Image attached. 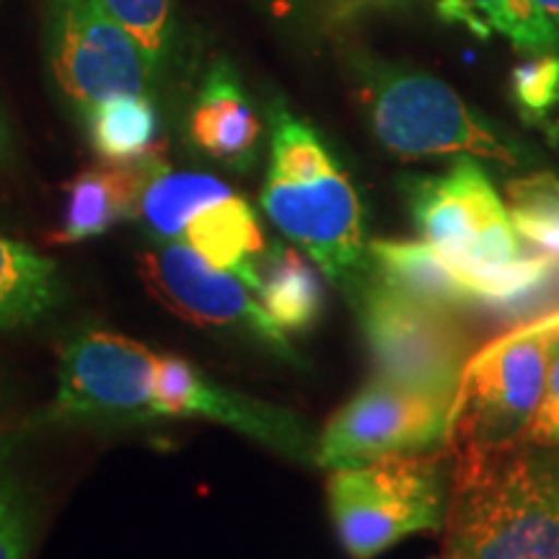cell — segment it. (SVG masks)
Segmentation results:
<instances>
[{"label":"cell","instance_id":"8992f818","mask_svg":"<svg viewBox=\"0 0 559 559\" xmlns=\"http://www.w3.org/2000/svg\"><path fill=\"white\" fill-rule=\"evenodd\" d=\"M557 340L559 313L492 342L466 362L451 404L453 451L521 443L539 407Z\"/></svg>","mask_w":559,"mask_h":559},{"label":"cell","instance_id":"6da1fadb","mask_svg":"<svg viewBox=\"0 0 559 559\" xmlns=\"http://www.w3.org/2000/svg\"><path fill=\"white\" fill-rule=\"evenodd\" d=\"M445 559H559V453L521 443L453 451Z\"/></svg>","mask_w":559,"mask_h":559},{"label":"cell","instance_id":"8fae6325","mask_svg":"<svg viewBox=\"0 0 559 559\" xmlns=\"http://www.w3.org/2000/svg\"><path fill=\"white\" fill-rule=\"evenodd\" d=\"M140 277L166 309L200 326L243 330L283 355L288 334L267 317L257 293L234 272L213 267L185 241H158L140 254Z\"/></svg>","mask_w":559,"mask_h":559},{"label":"cell","instance_id":"9c48e42d","mask_svg":"<svg viewBox=\"0 0 559 559\" xmlns=\"http://www.w3.org/2000/svg\"><path fill=\"white\" fill-rule=\"evenodd\" d=\"M451 402L373 376L321 430L313 459L326 469L425 453L449 443Z\"/></svg>","mask_w":559,"mask_h":559},{"label":"cell","instance_id":"7402d4cb","mask_svg":"<svg viewBox=\"0 0 559 559\" xmlns=\"http://www.w3.org/2000/svg\"><path fill=\"white\" fill-rule=\"evenodd\" d=\"M117 24L135 39L148 66L151 81H158L174 45V0H104Z\"/></svg>","mask_w":559,"mask_h":559},{"label":"cell","instance_id":"ba28073f","mask_svg":"<svg viewBox=\"0 0 559 559\" xmlns=\"http://www.w3.org/2000/svg\"><path fill=\"white\" fill-rule=\"evenodd\" d=\"M45 47L60 94L81 117L111 96L145 94L153 83L135 39L104 0H50Z\"/></svg>","mask_w":559,"mask_h":559},{"label":"cell","instance_id":"ac0fdd59","mask_svg":"<svg viewBox=\"0 0 559 559\" xmlns=\"http://www.w3.org/2000/svg\"><path fill=\"white\" fill-rule=\"evenodd\" d=\"M257 298L285 334L309 332L324 309L319 267L298 247L275 241L260 260Z\"/></svg>","mask_w":559,"mask_h":559},{"label":"cell","instance_id":"2e32d148","mask_svg":"<svg viewBox=\"0 0 559 559\" xmlns=\"http://www.w3.org/2000/svg\"><path fill=\"white\" fill-rule=\"evenodd\" d=\"M370 270L379 283L440 311L474 306L469 285L425 241H373L368 247Z\"/></svg>","mask_w":559,"mask_h":559},{"label":"cell","instance_id":"5b68a950","mask_svg":"<svg viewBox=\"0 0 559 559\" xmlns=\"http://www.w3.org/2000/svg\"><path fill=\"white\" fill-rule=\"evenodd\" d=\"M370 128L379 143L400 158L479 156L506 166L531 160L519 140L485 120L451 86L425 73L386 70L362 86Z\"/></svg>","mask_w":559,"mask_h":559},{"label":"cell","instance_id":"5bb4252c","mask_svg":"<svg viewBox=\"0 0 559 559\" xmlns=\"http://www.w3.org/2000/svg\"><path fill=\"white\" fill-rule=\"evenodd\" d=\"M181 241L190 243L213 267L234 272L251 290L260 288L264 236L249 202L236 192L207 202L187 221Z\"/></svg>","mask_w":559,"mask_h":559},{"label":"cell","instance_id":"7c38bea8","mask_svg":"<svg viewBox=\"0 0 559 559\" xmlns=\"http://www.w3.org/2000/svg\"><path fill=\"white\" fill-rule=\"evenodd\" d=\"M153 417L213 419L285 456L306 459L313 453L309 432L293 412L221 386L198 366L177 355H158Z\"/></svg>","mask_w":559,"mask_h":559},{"label":"cell","instance_id":"3957f363","mask_svg":"<svg viewBox=\"0 0 559 559\" xmlns=\"http://www.w3.org/2000/svg\"><path fill=\"white\" fill-rule=\"evenodd\" d=\"M262 207L321 275L353 300L360 296L373 270L358 192L319 132L283 107L272 109Z\"/></svg>","mask_w":559,"mask_h":559},{"label":"cell","instance_id":"9a60e30c","mask_svg":"<svg viewBox=\"0 0 559 559\" xmlns=\"http://www.w3.org/2000/svg\"><path fill=\"white\" fill-rule=\"evenodd\" d=\"M140 187L135 218L158 241H181L187 221L207 202L234 192L226 181L210 174L174 171L158 153L138 160Z\"/></svg>","mask_w":559,"mask_h":559},{"label":"cell","instance_id":"4316f807","mask_svg":"<svg viewBox=\"0 0 559 559\" xmlns=\"http://www.w3.org/2000/svg\"><path fill=\"white\" fill-rule=\"evenodd\" d=\"M11 153H13L11 132H9V124L3 120V115H0V160H9Z\"/></svg>","mask_w":559,"mask_h":559},{"label":"cell","instance_id":"4fadbf2b","mask_svg":"<svg viewBox=\"0 0 559 559\" xmlns=\"http://www.w3.org/2000/svg\"><path fill=\"white\" fill-rule=\"evenodd\" d=\"M190 138L207 158L236 171L249 169L257 160L262 140L260 117L226 58L215 60L207 70L190 115Z\"/></svg>","mask_w":559,"mask_h":559},{"label":"cell","instance_id":"d6986e66","mask_svg":"<svg viewBox=\"0 0 559 559\" xmlns=\"http://www.w3.org/2000/svg\"><path fill=\"white\" fill-rule=\"evenodd\" d=\"M62 298L58 264L0 236V330L45 319Z\"/></svg>","mask_w":559,"mask_h":559},{"label":"cell","instance_id":"52a82bcc","mask_svg":"<svg viewBox=\"0 0 559 559\" xmlns=\"http://www.w3.org/2000/svg\"><path fill=\"white\" fill-rule=\"evenodd\" d=\"M355 306L376 376L453 404L469 360L451 311L402 296L373 275Z\"/></svg>","mask_w":559,"mask_h":559},{"label":"cell","instance_id":"cb8c5ba5","mask_svg":"<svg viewBox=\"0 0 559 559\" xmlns=\"http://www.w3.org/2000/svg\"><path fill=\"white\" fill-rule=\"evenodd\" d=\"M510 91L528 122H547L559 107V52L531 55L526 62H519L510 75Z\"/></svg>","mask_w":559,"mask_h":559},{"label":"cell","instance_id":"7a4b0ae2","mask_svg":"<svg viewBox=\"0 0 559 559\" xmlns=\"http://www.w3.org/2000/svg\"><path fill=\"white\" fill-rule=\"evenodd\" d=\"M407 192L425 243L469 285L474 306L515 313L547 290L557 262L523 254L506 202L472 156L443 177L412 179Z\"/></svg>","mask_w":559,"mask_h":559},{"label":"cell","instance_id":"ffe728a7","mask_svg":"<svg viewBox=\"0 0 559 559\" xmlns=\"http://www.w3.org/2000/svg\"><path fill=\"white\" fill-rule=\"evenodd\" d=\"M88 143L104 164L130 166L156 153L158 115L145 94H124L96 104L86 117Z\"/></svg>","mask_w":559,"mask_h":559},{"label":"cell","instance_id":"f1b7e54d","mask_svg":"<svg viewBox=\"0 0 559 559\" xmlns=\"http://www.w3.org/2000/svg\"><path fill=\"white\" fill-rule=\"evenodd\" d=\"M293 3H296V0H267L270 11H272V13H280V16H285V13H290V11H293Z\"/></svg>","mask_w":559,"mask_h":559},{"label":"cell","instance_id":"e0dca14e","mask_svg":"<svg viewBox=\"0 0 559 559\" xmlns=\"http://www.w3.org/2000/svg\"><path fill=\"white\" fill-rule=\"evenodd\" d=\"M140 166H96L70 181L66 215L58 230L60 243L99 239L120 221L135 218Z\"/></svg>","mask_w":559,"mask_h":559},{"label":"cell","instance_id":"d4e9b609","mask_svg":"<svg viewBox=\"0 0 559 559\" xmlns=\"http://www.w3.org/2000/svg\"><path fill=\"white\" fill-rule=\"evenodd\" d=\"M32 547V515L11 464V445L0 440V559H26Z\"/></svg>","mask_w":559,"mask_h":559},{"label":"cell","instance_id":"277c9868","mask_svg":"<svg viewBox=\"0 0 559 559\" xmlns=\"http://www.w3.org/2000/svg\"><path fill=\"white\" fill-rule=\"evenodd\" d=\"M342 549L373 559L412 534L438 531L449 510L443 459L409 453L334 469L326 485Z\"/></svg>","mask_w":559,"mask_h":559},{"label":"cell","instance_id":"484cf974","mask_svg":"<svg viewBox=\"0 0 559 559\" xmlns=\"http://www.w3.org/2000/svg\"><path fill=\"white\" fill-rule=\"evenodd\" d=\"M523 440L531 445H542V449H559V340L551 347L547 381H544L539 407H536L534 417H531Z\"/></svg>","mask_w":559,"mask_h":559},{"label":"cell","instance_id":"603a6c76","mask_svg":"<svg viewBox=\"0 0 559 559\" xmlns=\"http://www.w3.org/2000/svg\"><path fill=\"white\" fill-rule=\"evenodd\" d=\"M489 24L515 50L526 55L559 52V29L544 16L536 0H472Z\"/></svg>","mask_w":559,"mask_h":559},{"label":"cell","instance_id":"30bf717a","mask_svg":"<svg viewBox=\"0 0 559 559\" xmlns=\"http://www.w3.org/2000/svg\"><path fill=\"white\" fill-rule=\"evenodd\" d=\"M158 353L115 332L75 334L62 349L55 415L75 423H148Z\"/></svg>","mask_w":559,"mask_h":559},{"label":"cell","instance_id":"83f0119b","mask_svg":"<svg viewBox=\"0 0 559 559\" xmlns=\"http://www.w3.org/2000/svg\"><path fill=\"white\" fill-rule=\"evenodd\" d=\"M536 5H539L544 16H547L559 29V0H536Z\"/></svg>","mask_w":559,"mask_h":559},{"label":"cell","instance_id":"44dd1931","mask_svg":"<svg viewBox=\"0 0 559 559\" xmlns=\"http://www.w3.org/2000/svg\"><path fill=\"white\" fill-rule=\"evenodd\" d=\"M508 215L515 234L559 264V179L536 171L508 185Z\"/></svg>","mask_w":559,"mask_h":559}]
</instances>
